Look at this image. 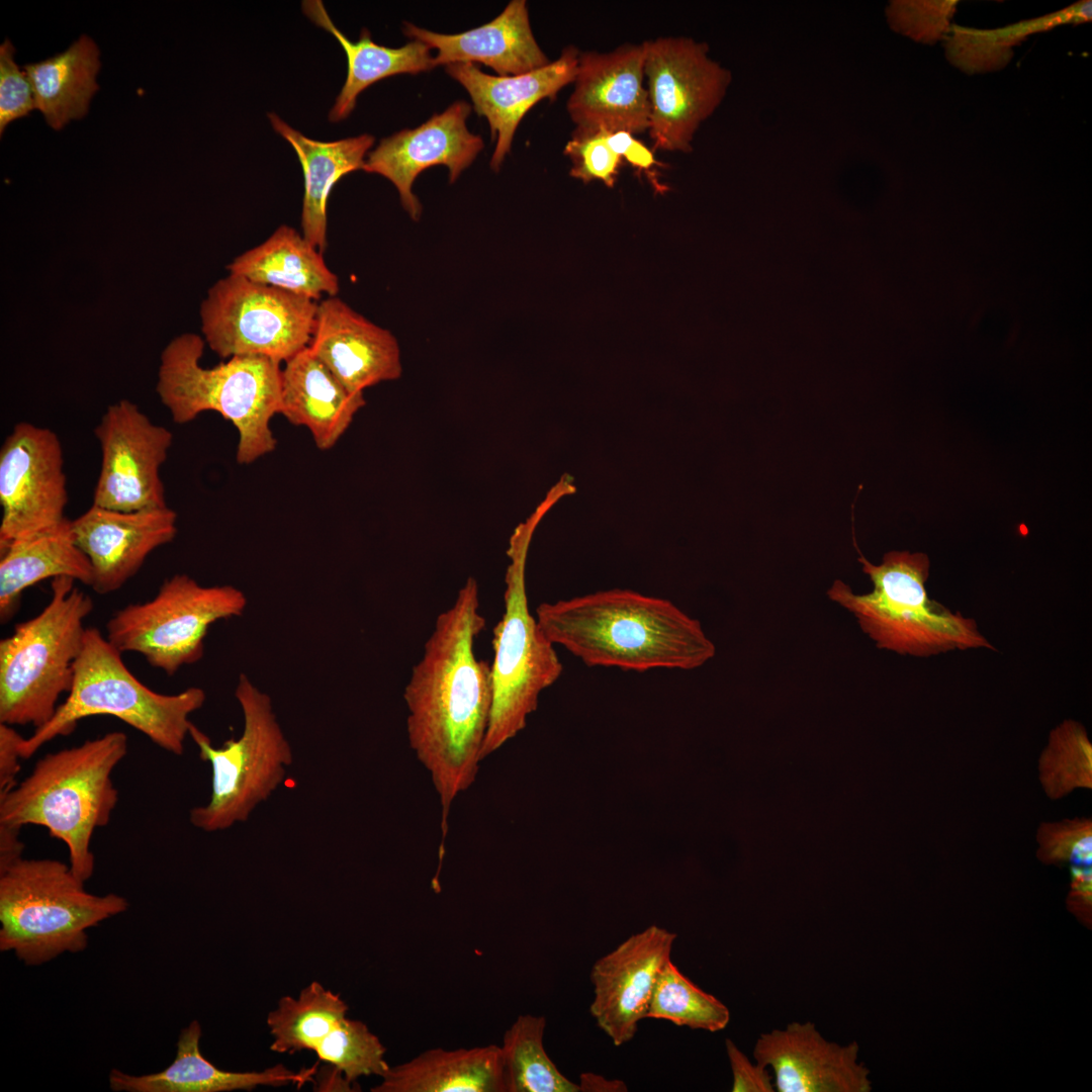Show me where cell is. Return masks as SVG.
Masks as SVG:
<instances>
[{
    "label": "cell",
    "mask_w": 1092,
    "mask_h": 1092,
    "mask_svg": "<svg viewBox=\"0 0 1092 1092\" xmlns=\"http://www.w3.org/2000/svg\"><path fill=\"white\" fill-rule=\"evenodd\" d=\"M485 625L478 582L468 577L437 617L403 692L410 746L439 796L443 837L454 800L476 779L490 721L491 664L474 653Z\"/></svg>",
    "instance_id": "obj_1"
},
{
    "label": "cell",
    "mask_w": 1092,
    "mask_h": 1092,
    "mask_svg": "<svg viewBox=\"0 0 1092 1092\" xmlns=\"http://www.w3.org/2000/svg\"><path fill=\"white\" fill-rule=\"evenodd\" d=\"M536 620L554 645L587 666L692 670L716 654L697 619L668 600L631 589L543 603Z\"/></svg>",
    "instance_id": "obj_2"
},
{
    "label": "cell",
    "mask_w": 1092,
    "mask_h": 1092,
    "mask_svg": "<svg viewBox=\"0 0 1092 1092\" xmlns=\"http://www.w3.org/2000/svg\"><path fill=\"white\" fill-rule=\"evenodd\" d=\"M127 748V736L113 731L48 753L0 798V824L46 827L66 844L72 871L86 882L95 868L91 839L97 828L108 824L118 802L111 775Z\"/></svg>",
    "instance_id": "obj_3"
},
{
    "label": "cell",
    "mask_w": 1092,
    "mask_h": 1092,
    "mask_svg": "<svg viewBox=\"0 0 1092 1092\" xmlns=\"http://www.w3.org/2000/svg\"><path fill=\"white\" fill-rule=\"evenodd\" d=\"M204 345L200 336L185 333L164 348L157 393L177 424L207 411L230 421L239 435L237 461L250 464L276 447L270 422L279 414L281 364L248 355L206 368L200 363Z\"/></svg>",
    "instance_id": "obj_4"
},
{
    "label": "cell",
    "mask_w": 1092,
    "mask_h": 1092,
    "mask_svg": "<svg viewBox=\"0 0 1092 1092\" xmlns=\"http://www.w3.org/2000/svg\"><path fill=\"white\" fill-rule=\"evenodd\" d=\"M853 542L873 589L855 594L844 581L835 579L826 595L854 616L879 649L915 657L995 649L975 620L951 612L928 596L930 562L925 553L893 550L880 564H874L862 555L854 538Z\"/></svg>",
    "instance_id": "obj_5"
},
{
    "label": "cell",
    "mask_w": 1092,
    "mask_h": 1092,
    "mask_svg": "<svg viewBox=\"0 0 1092 1092\" xmlns=\"http://www.w3.org/2000/svg\"><path fill=\"white\" fill-rule=\"evenodd\" d=\"M205 700V692L197 687L174 695L154 692L129 671L121 652L97 628H86L67 699L47 724L23 738L20 754L22 758L32 756L44 743L70 734L84 718L109 715L162 749L182 755L192 724L189 717Z\"/></svg>",
    "instance_id": "obj_6"
},
{
    "label": "cell",
    "mask_w": 1092,
    "mask_h": 1092,
    "mask_svg": "<svg viewBox=\"0 0 1092 1092\" xmlns=\"http://www.w3.org/2000/svg\"><path fill=\"white\" fill-rule=\"evenodd\" d=\"M70 864L19 858L0 873V949L29 967L86 949L87 930L123 913L127 900L95 895Z\"/></svg>",
    "instance_id": "obj_7"
},
{
    "label": "cell",
    "mask_w": 1092,
    "mask_h": 1092,
    "mask_svg": "<svg viewBox=\"0 0 1092 1092\" xmlns=\"http://www.w3.org/2000/svg\"><path fill=\"white\" fill-rule=\"evenodd\" d=\"M68 576L53 578L49 604L0 641V723L47 724L62 694L69 693L74 666L94 604Z\"/></svg>",
    "instance_id": "obj_8"
},
{
    "label": "cell",
    "mask_w": 1092,
    "mask_h": 1092,
    "mask_svg": "<svg viewBox=\"0 0 1092 1092\" xmlns=\"http://www.w3.org/2000/svg\"><path fill=\"white\" fill-rule=\"evenodd\" d=\"M235 697L244 718L239 739L214 747L193 723L189 730L199 757L211 766L210 799L189 813L190 823L205 832L226 830L247 821L281 785L293 760L271 698L244 673L239 677Z\"/></svg>",
    "instance_id": "obj_9"
},
{
    "label": "cell",
    "mask_w": 1092,
    "mask_h": 1092,
    "mask_svg": "<svg viewBox=\"0 0 1092 1092\" xmlns=\"http://www.w3.org/2000/svg\"><path fill=\"white\" fill-rule=\"evenodd\" d=\"M536 520L521 526L511 540L506 572L505 611L493 629L492 708L481 758L522 731L543 690L562 673L554 644L529 610L525 562Z\"/></svg>",
    "instance_id": "obj_10"
},
{
    "label": "cell",
    "mask_w": 1092,
    "mask_h": 1092,
    "mask_svg": "<svg viewBox=\"0 0 1092 1092\" xmlns=\"http://www.w3.org/2000/svg\"><path fill=\"white\" fill-rule=\"evenodd\" d=\"M246 606V596L233 585L203 586L179 573L152 600L118 610L106 624V638L119 652L140 653L172 675L201 659L213 623L241 616Z\"/></svg>",
    "instance_id": "obj_11"
},
{
    "label": "cell",
    "mask_w": 1092,
    "mask_h": 1092,
    "mask_svg": "<svg viewBox=\"0 0 1092 1092\" xmlns=\"http://www.w3.org/2000/svg\"><path fill=\"white\" fill-rule=\"evenodd\" d=\"M318 301L229 273L200 305L204 342L220 358L284 363L311 340Z\"/></svg>",
    "instance_id": "obj_12"
},
{
    "label": "cell",
    "mask_w": 1092,
    "mask_h": 1092,
    "mask_svg": "<svg viewBox=\"0 0 1092 1092\" xmlns=\"http://www.w3.org/2000/svg\"><path fill=\"white\" fill-rule=\"evenodd\" d=\"M653 148L690 153L700 125L724 99L731 73L709 56V48L686 36L643 42Z\"/></svg>",
    "instance_id": "obj_13"
},
{
    "label": "cell",
    "mask_w": 1092,
    "mask_h": 1092,
    "mask_svg": "<svg viewBox=\"0 0 1092 1092\" xmlns=\"http://www.w3.org/2000/svg\"><path fill=\"white\" fill-rule=\"evenodd\" d=\"M94 434L101 465L92 505L123 512L167 507L160 469L172 433L135 403L121 399L108 405Z\"/></svg>",
    "instance_id": "obj_14"
},
{
    "label": "cell",
    "mask_w": 1092,
    "mask_h": 1092,
    "mask_svg": "<svg viewBox=\"0 0 1092 1092\" xmlns=\"http://www.w3.org/2000/svg\"><path fill=\"white\" fill-rule=\"evenodd\" d=\"M67 504L58 435L46 427L17 423L0 449V550L63 521Z\"/></svg>",
    "instance_id": "obj_15"
},
{
    "label": "cell",
    "mask_w": 1092,
    "mask_h": 1092,
    "mask_svg": "<svg viewBox=\"0 0 1092 1092\" xmlns=\"http://www.w3.org/2000/svg\"><path fill=\"white\" fill-rule=\"evenodd\" d=\"M643 42L608 53H579L567 111L576 125L571 136L599 132L648 131L650 104L644 87Z\"/></svg>",
    "instance_id": "obj_16"
},
{
    "label": "cell",
    "mask_w": 1092,
    "mask_h": 1092,
    "mask_svg": "<svg viewBox=\"0 0 1092 1092\" xmlns=\"http://www.w3.org/2000/svg\"><path fill=\"white\" fill-rule=\"evenodd\" d=\"M676 934L649 926L597 960L590 970L597 1025L620 1046L633 1039L646 1018L657 977L670 960Z\"/></svg>",
    "instance_id": "obj_17"
},
{
    "label": "cell",
    "mask_w": 1092,
    "mask_h": 1092,
    "mask_svg": "<svg viewBox=\"0 0 1092 1092\" xmlns=\"http://www.w3.org/2000/svg\"><path fill=\"white\" fill-rule=\"evenodd\" d=\"M471 105L464 100L451 104L415 128L382 139L367 155L363 170L388 179L397 189L402 207L418 220L422 204L413 192L416 178L433 166H446L453 183L483 149L480 135L470 132L466 120Z\"/></svg>",
    "instance_id": "obj_18"
},
{
    "label": "cell",
    "mask_w": 1092,
    "mask_h": 1092,
    "mask_svg": "<svg viewBox=\"0 0 1092 1092\" xmlns=\"http://www.w3.org/2000/svg\"><path fill=\"white\" fill-rule=\"evenodd\" d=\"M72 527L92 567L90 586L106 595L118 590L155 549L175 538L177 514L168 506L123 512L92 505Z\"/></svg>",
    "instance_id": "obj_19"
},
{
    "label": "cell",
    "mask_w": 1092,
    "mask_h": 1092,
    "mask_svg": "<svg viewBox=\"0 0 1092 1092\" xmlns=\"http://www.w3.org/2000/svg\"><path fill=\"white\" fill-rule=\"evenodd\" d=\"M858 1045L828 1041L812 1022H791L761 1033L755 1062L770 1067L779 1092H867L869 1071L857 1061Z\"/></svg>",
    "instance_id": "obj_20"
},
{
    "label": "cell",
    "mask_w": 1092,
    "mask_h": 1092,
    "mask_svg": "<svg viewBox=\"0 0 1092 1092\" xmlns=\"http://www.w3.org/2000/svg\"><path fill=\"white\" fill-rule=\"evenodd\" d=\"M308 349L353 393L395 380L402 372L395 337L338 296L318 301Z\"/></svg>",
    "instance_id": "obj_21"
},
{
    "label": "cell",
    "mask_w": 1092,
    "mask_h": 1092,
    "mask_svg": "<svg viewBox=\"0 0 1092 1092\" xmlns=\"http://www.w3.org/2000/svg\"><path fill=\"white\" fill-rule=\"evenodd\" d=\"M579 53L568 46L547 66L519 75H488L470 63L445 66L446 73L468 92L475 112L488 121L491 141L496 142L490 160L492 170L498 171L510 153L525 114L542 99H554L564 86L573 83Z\"/></svg>",
    "instance_id": "obj_22"
},
{
    "label": "cell",
    "mask_w": 1092,
    "mask_h": 1092,
    "mask_svg": "<svg viewBox=\"0 0 1092 1092\" xmlns=\"http://www.w3.org/2000/svg\"><path fill=\"white\" fill-rule=\"evenodd\" d=\"M403 33L437 50L436 66L480 63L507 76L550 64L532 32L525 0L511 1L494 19L464 32L443 34L404 22Z\"/></svg>",
    "instance_id": "obj_23"
},
{
    "label": "cell",
    "mask_w": 1092,
    "mask_h": 1092,
    "mask_svg": "<svg viewBox=\"0 0 1092 1092\" xmlns=\"http://www.w3.org/2000/svg\"><path fill=\"white\" fill-rule=\"evenodd\" d=\"M201 1026L193 1020L181 1030L173 1062L164 1070L141 1076L113 1069L109 1086L115 1092H225L258 1086L300 1088L313 1081L317 1065L298 1072L277 1064L261 1072H230L217 1068L200 1051Z\"/></svg>",
    "instance_id": "obj_24"
},
{
    "label": "cell",
    "mask_w": 1092,
    "mask_h": 1092,
    "mask_svg": "<svg viewBox=\"0 0 1092 1092\" xmlns=\"http://www.w3.org/2000/svg\"><path fill=\"white\" fill-rule=\"evenodd\" d=\"M365 402L363 393L349 391L308 347L281 367L279 414L305 427L321 450L335 446Z\"/></svg>",
    "instance_id": "obj_25"
},
{
    "label": "cell",
    "mask_w": 1092,
    "mask_h": 1092,
    "mask_svg": "<svg viewBox=\"0 0 1092 1092\" xmlns=\"http://www.w3.org/2000/svg\"><path fill=\"white\" fill-rule=\"evenodd\" d=\"M0 551L2 624L9 621L17 611L22 593L46 578L68 576L91 585L90 561L78 547L72 521L68 518L18 538Z\"/></svg>",
    "instance_id": "obj_26"
},
{
    "label": "cell",
    "mask_w": 1092,
    "mask_h": 1092,
    "mask_svg": "<svg viewBox=\"0 0 1092 1092\" xmlns=\"http://www.w3.org/2000/svg\"><path fill=\"white\" fill-rule=\"evenodd\" d=\"M274 130L294 149L304 177L301 211L302 236L322 253L327 248V205L334 185L345 175L363 170L374 144L368 133L334 142L303 135L275 113H268Z\"/></svg>",
    "instance_id": "obj_27"
},
{
    "label": "cell",
    "mask_w": 1092,
    "mask_h": 1092,
    "mask_svg": "<svg viewBox=\"0 0 1092 1092\" xmlns=\"http://www.w3.org/2000/svg\"><path fill=\"white\" fill-rule=\"evenodd\" d=\"M372 1092H506L499 1045L427 1050L389 1067Z\"/></svg>",
    "instance_id": "obj_28"
},
{
    "label": "cell",
    "mask_w": 1092,
    "mask_h": 1092,
    "mask_svg": "<svg viewBox=\"0 0 1092 1092\" xmlns=\"http://www.w3.org/2000/svg\"><path fill=\"white\" fill-rule=\"evenodd\" d=\"M226 269L232 274L314 301L323 296H337L340 290L339 278L326 264L322 252L286 224L236 257Z\"/></svg>",
    "instance_id": "obj_29"
},
{
    "label": "cell",
    "mask_w": 1092,
    "mask_h": 1092,
    "mask_svg": "<svg viewBox=\"0 0 1092 1092\" xmlns=\"http://www.w3.org/2000/svg\"><path fill=\"white\" fill-rule=\"evenodd\" d=\"M302 10L315 25L335 36L347 56V78L329 113L332 122L347 118L356 106L358 95L377 81L397 74L416 75L436 67L431 49L420 40L387 48L374 42L370 31L362 28L359 39L351 41L335 25L322 1H303Z\"/></svg>",
    "instance_id": "obj_30"
},
{
    "label": "cell",
    "mask_w": 1092,
    "mask_h": 1092,
    "mask_svg": "<svg viewBox=\"0 0 1092 1092\" xmlns=\"http://www.w3.org/2000/svg\"><path fill=\"white\" fill-rule=\"evenodd\" d=\"M99 50L92 38L82 35L65 52L23 67L32 86L35 108L55 129L88 111L98 89Z\"/></svg>",
    "instance_id": "obj_31"
},
{
    "label": "cell",
    "mask_w": 1092,
    "mask_h": 1092,
    "mask_svg": "<svg viewBox=\"0 0 1092 1092\" xmlns=\"http://www.w3.org/2000/svg\"><path fill=\"white\" fill-rule=\"evenodd\" d=\"M340 994L311 982L298 998L284 996L267 1016L273 1035L271 1051L290 1055L315 1051L317 1044L348 1012Z\"/></svg>",
    "instance_id": "obj_32"
},
{
    "label": "cell",
    "mask_w": 1092,
    "mask_h": 1092,
    "mask_svg": "<svg viewBox=\"0 0 1092 1092\" xmlns=\"http://www.w3.org/2000/svg\"><path fill=\"white\" fill-rule=\"evenodd\" d=\"M545 1027L544 1016L523 1014L506 1030L499 1045L506 1092L580 1091L547 1055Z\"/></svg>",
    "instance_id": "obj_33"
},
{
    "label": "cell",
    "mask_w": 1092,
    "mask_h": 1092,
    "mask_svg": "<svg viewBox=\"0 0 1092 1092\" xmlns=\"http://www.w3.org/2000/svg\"><path fill=\"white\" fill-rule=\"evenodd\" d=\"M646 1018L665 1019L676 1026L716 1032L730 1020L728 1007L687 978L671 959L661 969Z\"/></svg>",
    "instance_id": "obj_34"
},
{
    "label": "cell",
    "mask_w": 1092,
    "mask_h": 1092,
    "mask_svg": "<svg viewBox=\"0 0 1092 1092\" xmlns=\"http://www.w3.org/2000/svg\"><path fill=\"white\" fill-rule=\"evenodd\" d=\"M1092 748L1086 729L1065 721L1050 735L1040 758V779L1046 793L1058 798L1074 788L1091 787Z\"/></svg>",
    "instance_id": "obj_35"
},
{
    "label": "cell",
    "mask_w": 1092,
    "mask_h": 1092,
    "mask_svg": "<svg viewBox=\"0 0 1092 1092\" xmlns=\"http://www.w3.org/2000/svg\"><path fill=\"white\" fill-rule=\"evenodd\" d=\"M314 1052L318 1060L335 1067L353 1084L361 1076L381 1077L390 1067L378 1036L364 1022L347 1017L333 1027Z\"/></svg>",
    "instance_id": "obj_36"
},
{
    "label": "cell",
    "mask_w": 1092,
    "mask_h": 1092,
    "mask_svg": "<svg viewBox=\"0 0 1092 1092\" xmlns=\"http://www.w3.org/2000/svg\"><path fill=\"white\" fill-rule=\"evenodd\" d=\"M1038 843L1045 858L1071 862L1075 888L1086 901L1090 900L1091 821L1065 820L1045 824L1039 829Z\"/></svg>",
    "instance_id": "obj_37"
},
{
    "label": "cell",
    "mask_w": 1092,
    "mask_h": 1092,
    "mask_svg": "<svg viewBox=\"0 0 1092 1092\" xmlns=\"http://www.w3.org/2000/svg\"><path fill=\"white\" fill-rule=\"evenodd\" d=\"M944 39L949 63L968 74L1001 70L1013 55L1012 46L1001 28L953 27Z\"/></svg>",
    "instance_id": "obj_38"
},
{
    "label": "cell",
    "mask_w": 1092,
    "mask_h": 1092,
    "mask_svg": "<svg viewBox=\"0 0 1092 1092\" xmlns=\"http://www.w3.org/2000/svg\"><path fill=\"white\" fill-rule=\"evenodd\" d=\"M957 1H892L886 16L890 27L917 42L932 44L949 32Z\"/></svg>",
    "instance_id": "obj_39"
},
{
    "label": "cell",
    "mask_w": 1092,
    "mask_h": 1092,
    "mask_svg": "<svg viewBox=\"0 0 1092 1092\" xmlns=\"http://www.w3.org/2000/svg\"><path fill=\"white\" fill-rule=\"evenodd\" d=\"M564 155L571 161V177L584 183L601 180L608 187L615 185L623 160L608 144L607 132L571 136Z\"/></svg>",
    "instance_id": "obj_40"
},
{
    "label": "cell",
    "mask_w": 1092,
    "mask_h": 1092,
    "mask_svg": "<svg viewBox=\"0 0 1092 1092\" xmlns=\"http://www.w3.org/2000/svg\"><path fill=\"white\" fill-rule=\"evenodd\" d=\"M14 47L6 38L0 46V132L7 124L35 108L34 94L24 70L14 61Z\"/></svg>",
    "instance_id": "obj_41"
},
{
    "label": "cell",
    "mask_w": 1092,
    "mask_h": 1092,
    "mask_svg": "<svg viewBox=\"0 0 1092 1092\" xmlns=\"http://www.w3.org/2000/svg\"><path fill=\"white\" fill-rule=\"evenodd\" d=\"M725 1044L733 1075V1092L775 1091L767 1067L752 1064L730 1038L726 1039Z\"/></svg>",
    "instance_id": "obj_42"
},
{
    "label": "cell",
    "mask_w": 1092,
    "mask_h": 1092,
    "mask_svg": "<svg viewBox=\"0 0 1092 1092\" xmlns=\"http://www.w3.org/2000/svg\"><path fill=\"white\" fill-rule=\"evenodd\" d=\"M23 738L12 725L0 723V798L17 785Z\"/></svg>",
    "instance_id": "obj_43"
},
{
    "label": "cell",
    "mask_w": 1092,
    "mask_h": 1092,
    "mask_svg": "<svg viewBox=\"0 0 1092 1092\" xmlns=\"http://www.w3.org/2000/svg\"><path fill=\"white\" fill-rule=\"evenodd\" d=\"M607 141L622 160L639 171L649 172L658 165L653 152L627 131L607 132Z\"/></svg>",
    "instance_id": "obj_44"
},
{
    "label": "cell",
    "mask_w": 1092,
    "mask_h": 1092,
    "mask_svg": "<svg viewBox=\"0 0 1092 1092\" xmlns=\"http://www.w3.org/2000/svg\"><path fill=\"white\" fill-rule=\"evenodd\" d=\"M20 828L0 824V873L22 857Z\"/></svg>",
    "instance_id": "obj_45"
},
{
    "label": "cell",
    "mask_w": 1092,
    "mask_h": 1092,
    "mask_svg": "<svg viewBox=\"0 0 1092 1092\" xmlns=\"http://www.w3.org/2000/svg\"><path fill=\"white\" fill-rule=\"evenodd\" d=\"M321 1074L315 1073L318 1080L316 1082L315 1090L318 1091H355L354 1084L346 1080L344 1075L335 1067L330 1065L327 1071L320 1070Z\"/></svg>",
    "instance_id": "obj_46"
},
{
    "label": "cell",
    "mask_w": 1092,
    "mask_h": 1092,
    "mask_svg": "<svg viewBox=\"0 0 1092 1092\" xmlns=\"http://www.w3.org/2000/svg\"><path fill=\"white\" fill-rule=\"evenodd\" d=\"M580 1091L590 1092H603V1091H626V1085L619 1080H606L602 1076L593 1073H583L580 1075Z\"/></svg>",
    "instance_id": "obj_47"
}]
</instances>
